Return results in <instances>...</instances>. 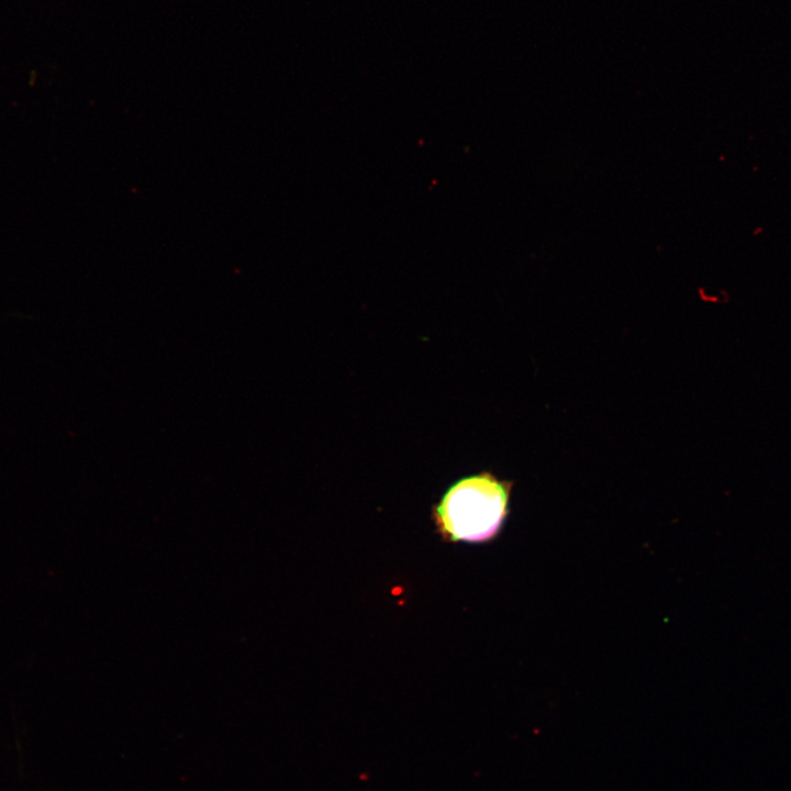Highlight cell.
I'll return each mask as SVG.
<instances>
[{
	"mask_svg": "<svg viewBox=\"0 0 791 791\" xmlns=\"http://www.w3.org/2000/svg\"><path fill=\"white\" fill-rule=\"evenodd\" d=\"M512 488L489 471L459 479L432 508L436 533L452 544L493 541L509 516Z\"/></svg>",
	"mask_w": 791,
	"mask_h": 791,
	"instance_id": "cell-1",
	"label": "cell"
}]
</instances>
